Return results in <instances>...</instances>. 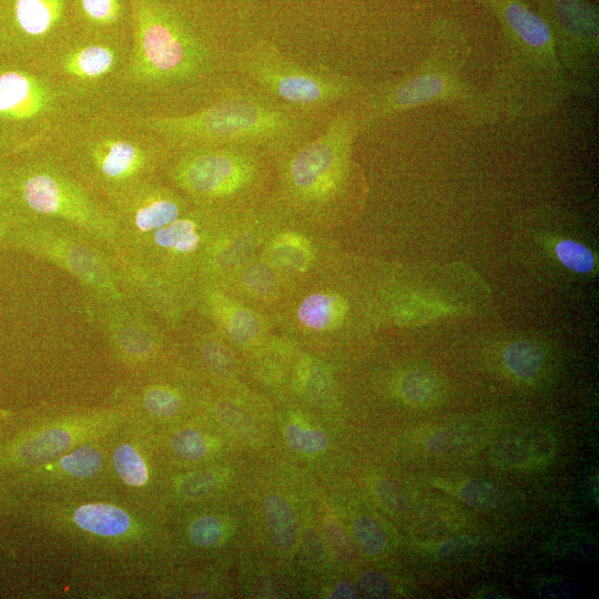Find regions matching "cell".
Listing matches in <instances>:
<instances>
[{
  "instance_id": "1",
  "label": "cell",
  "mask_w": 599,
  "mask_h": 599,
  "mask_svg": "<svg viewBox=\"0 0 599 599\" xmlns=\"http://www.w3.org/2000/svg\"><path fill=\"white\" fill-rule=\"evenodd\" d=\"M236 210L194 205L140 241L111 252L124 288L170 328L195 307L216 235Z\"/></svg>"
},
{
  "instance_id": "2",
  "label": "cell",
  "mask_w": 599,
  "mask_h": 599,
  "mask_svg": "<svg viewBox=\"0 0 599 599\" xmlns=\"http://www.w3.org/2000/svg\"><path fill=\"white\" fill-rule=\"evenodd\" d=\"M312 120V114L284 106L263 93L234 90L191 113L144 116L140 126L172 152L240 145L274 158L309 138Z\"/></svg>"
},
{
  "instance_id": "3",
  "label": "cell",
  "mask_w": 599,
  "mask_h": 599,
  "mask_svg": "<svg viewBox=\"0 0 599 599\" xmlns=\"http://www.w3.org/2000/svg\"><path fill=\"white\" fill-rule=\"evenodd\" d=\"M362 133L356 104L338 110L314 138L274 156L276 189L272 199L291 216L336 219L362 195L354 161Z\"/></svg>"
},
{
  "instance_id": "4",
  "label": "cell",
  "mask_w": 599,
  "mask_h": 599,
  "mask_svg": "<svg viewBox=\"0 0 599 599\" xmlns=\"http://www.w3.org/2000/svg\"><path fill=\"white\" fill-rule=\"evenodd\" d=\"M505 34L487 91L500 120L518 121L559 110L573 89L544 19L516 0L501 8Z\"/></svg>"
},
{
  "instance_id": "5",
  "label": "cell",
  "mask_w": 599,
  "mask_h": 599,
  "mask_svg": "<svg viewBox=\"0 0 599 599\" xmlns=\"http://www.w3.org/2000/svg\"><path fill=\"white\" fill-rule=\"evenodd\" d=\"M471 48L465 37L440 29L420 63L408 73L370 85L357 98L362 132L413 109L441 104L456 109L474 124L500 121L487 91L471 83L466 67Z\"/></svg>"
},
{
  "instance_id": "6",
  "label": "cell",
  "mask_w": 599,
  "mask_h": 599,
  "mask_svg": "<svg viewBox=\"0 0 599 599\" xmlns=\"http://www.w3.org/2000/svg\"><path fill=\"white\" fill-rule=\"evenodd\" d=\"M3 209L16 217L61 220L81 229L111 252L121 231L106 202L89 190L59 161L41 153L4 160Z\"/></svg>"
},
{
  "instance_id": "7",
  "label": "cell",
  "mask_w": 599,
  "mask_h": 599,
  "mask_svg": "<svg viewBox=\"0 0 599 599\" xmlns=\"http://www.w3.org/2000/svg\"><path fill=\"white\" fill-rule=\"evenodd\" d=\"M129 79L148 88L184 83L206 73L212 54L167 0H130Z\"/></svg>"
},
{
  "instance_id": "8",
  "label": "cell",
  "mask_w": 599,
  "mask_h": 599,
  "mask_svg": "<svg viewBox=\"0 0 599 599\" xmlns=\"http://www.w3.org/2000/svg\"><path fill=\"white\" fill-rule=\"evenodd\" d=\"M235 62L264 95L307 114L357 99L367 88L353 77L304 65L263 39L241 49Z\"/></svg>"
},
{
  "instance_id": "9",
  "label": "cell",
  "mask_w": 599,
  "mask_h": 599,
  "mask_svg": "<svg viewBox=\"0 0 599 599\" xmlns=\"http://www.w3.org/2000/svg\"><path fill=\"white\" fill-rule=\"evenodd\" d=\"M8 248L60 267L87 294L115 300L133 297L121 282L111 251L71 223L39 216L16 217Z\"/></svg>"
},
{
  "instance_id": "10",
  "label": "cell",
  "mask_w": 599,
  "mask_h": 599,
  "mask_svg": "<svg viewBox=\"0 0 599 599\" xmlns=\"http://www.w3.org/2000/svg\"><path fill=\"white\" fill-rule=\"evenodd\" d=\"M262 152L240 145L186 149L173 152L163 169L169 184L192 204L242 210L236 202L264 177Z\"/></svg>"
},
{
  "instance_id": "11",
  "label": "cell",
  "mask_w": 599,
  "mask_h": 599,
  "mask_svg": "<svg viewBox=\"0 0 599 599\" xmlns=\"http://www.w3.org/2000/svg\"><path fill=\"white\" fill-rule=\"evenodd\" d=\"M172 153L158 138L138 139L112 131L80 140L53 159L103 199L120 186L155 176Z\"/></svg>"
},
{
  "instance_id": "12",
  "label": "cell",
  "mask_w": 599,
  "mask_h": 599,
  "mask_svg": "<svg viewBox=\"0 0 599 599\" xmlns=\"http://www.w3.org/2000/svg\"><path fill=\"white\" fill-rule=\"evenodd\" d=\"M60 108L58 89L35 61L0 57V152L6 159L40 152Z\"/></svg>"
},
{
  "instance_id": "13",
  "label": "cell",
  "mask_w": 599,
  "mask_h": 599,
  "mask_svg": "<svg viewBox=\"0 0 599 599\" xmlns=\"http://www.w3.org/2000/svg\"><path fill=\"white\" fill-rule=\"evenodd\" d=\"M547 24L575 95L595 93L598 77V14L585 0H551Z\"/></svg>"
},
{
  "instance_id": "14",
  "label": "cell",
  "mask_w": 599,
  "mask_h": 599,
  "mask_svg": "<svg viewBox=\"0 0 599 599\" xmlns=\"http://www.w3.org/2000/svg\"><path fill=\"white\" fill-rule=\"evenodd\" d=\"M103 200L119 224L120 246L140 241L176 220L192 205L173 186L159 182L155 176L120 186Z\"/></svg>"
},
{
  "instance_id": "15",
  "label": "cell",
  "mask_w": 599,
  "mask_h": 599,
  "mask_svg": "<svg viewBox=\"0 0 599 599\" xmlns=\"http://www.w3.org/2000/svg\"><path fill=\"white\" fill-rule=\"evenodd\" d=\"M70 24V0H0V57L34 61Z\"/></svg>"
},
{
  "instance_id": "16",
  "label": "cell",
  "mask_w": 599,
  "mask_h": 599,
  "mask_svg": "<svg viewBox=\"0 0 599 599\" xmlns=\"http://www.w3.org/2000/svg\"><path fill=\"white\" fill-rule=\"evenodd\" d=\"M89 315L125 362L142 364L156 356L163 343L161 327L136 298H103L87 294Z\"/></svg>"
},
{
  "instance_id": "17",
  "label": "cell",
  "mask_w": 599,
  "mask_h": 599,
  "mask_svg": "<svg viewBox=\"0 0 599 599\" xmlns=\"http://www.w3.org/2000/svg\"><path fill=\"white\" fill-rule=\"evenodd\" d=\"M195 307L232 342L252 344L263 335L266 324L258 311L215 287H201Z\"/></svg>"
},
{
  "instance_id": "18",
  "label": "cell",
  "mask_w": 599,
  "mask_h": 599,
  "mask_svg": "<svg viewBox=\"0 0 599 599\" xmlns=\"http://www.w3.org/2000/svg\"><path fill=\"white\" fill-rule=\"evenodd\" d=\"M284 277L280 271L263 258L246 262L219 288L226 293L237 291V301L243 304L252 303L262 307H273L276 304L280 309L292 288L283 282Z\"/></svg>"
},
{
  "instance_id": "19",
  "label": "cell",
  "mask_w": 599,
  "mask_h": 599,
  "mask_svg": "<svg viewBox=\"0 0 599 599\" xmlns=\"http://www.w3.org/2000/svg\"><path fill=\"white\" fill-rule=\"evenodd\" d=\"M60 58L61 72L81 82H92L111 73L118 62V54L106 42H80L71 47Z\"/></svg>"
},
{
  "instance_id": "20",
  "label": "cell",
  "mask_w": 599,
  "mask_h": 599,
  "mask_svg": "<svg viewBox=\"0 0 599 599\" xmlns=\"http://www.w3.org/2000/svg\"><path fill=\"white\" fill-rule=\"evenodd\" d=\"M72 444L69 432L62 428H50L35 435L18 437L3 447L2 459L8 465L30 467L67 451Z\"/></svg>"
},
{
  "instance_id": "21",
  "label": "cell",
  "mask_w": 599,
  "mask_h": 599,
  "mask_svg": "<svg viewBox=\"0 0 599 599\" xmlns=\"http://www.w3.org/2000/svg\"><path fill=\"white\" fill-rule=\"evenodd\" d=\"M70 17L89 33H112L130 26V0H70Z\"/></svg>"
},
{
  "instance_id": "22",
  "label": "cell",
  "mask_w": 599,
  "mask_h": 599,
  "mask_svg": "<svg viewBox=\"0 0 599 599\" xmlns=\"http://www.w3.org/2000/svg\"><path fill=\"white\" fill-rule=\"evenodd\" d=\"M265 247V260L284 276H304L311 273L314 264L313 250L308 240L302 234L284 230L276 234Z\"/></svg>"
},
{
  "instance_id": "23",
  "label": "cell",
  "mask_w": 599,
  "mask_h": 599,
  "mask_svg": "<svg viewBox=\"0 0 599 599\" xmlns=\"http://www.w3.org/2000/svg\"><path fill=\"white\" fill-rule=\"evenodd\" d=\"M552 443L544 433L511 434L501 437L494 445L493 453L497 461L521 468L550 456Z\"/></svg>"
},
{
  "instance_id": "24",
  "label": "cell",
  "mask_w": 599,
  "mask_h": 599,
  "mask_svg": "<svg viewBox=\"0 0 599 599\" xmlns=\"http://www.w3.org/2000/svg\"><path fill=\"white\" fill-rule=\"evenodd\" d=\"M73 521L82 530L104 537L123 535L131 527V518L123 509L102 502L80 506Z\"/></svg>"
},
{
  "instance_id": "25",
  "label": "cell",
  "mask_w": 599,
  "mask_h": 599,
  "mask_svg": "<svg viewBox=\"0 0 599 599\" xmlns=\"http://www.w3.org/2000/svg\"><path fill=\"white\" fill-rule=\"evenodd\" d=\"M265 522L273 545L280 550L293 548L297 538V521L283 497L270 494L264 501Z\"/></svg>"
},
{
  "instance_id": "26",
  "label": "cell",
  "mask_w": 599,
  "mask_h": 599,
  "mask_svg": "<svg viewBox=\"0 0 599 599\" xmlns=\"http://www.w3.org/2000/svg\"><path fill=\"white\" fill-rule=\"evenodd\" d=\"M541 348L530 341H516L506 345L502 351V363L507 370L518 379L528 380L536 377L542 366Z\"/></svg>"
},
{
  "instance_id": "27",
  "label": "cell",
  "mask_w": 599,
  "mask_h": 599,
  "mask_svg": "<svg viewBox=\"0 0 599 599\" xmlns=\"http://www.w3.org/2000/svg\"><path fill=\"white\" fill-rule=\"evenodd\" d=\"M141 400L146 410L156 417H172L182 406L179 390L165 384H150L142 390Z\"/></svg>"
},
{
  "instance_id": "28",
  "label": "cell",
  "mask_w": 599,
  "mask_h": 599,
  "mask_svg": "<svg viewBox=\"0 0 599 599\" xmlns=\"http://www.w3.org/2000/svg\"><path fill=\"white\" fill-rule=\"evenodd\" d=\"M554 253L561 265L575 273L589 274L595 270V254L578 241L571 238L557 240L554 244Z\"/></svg>"
},
{
  "instance_id": "29",
  "label": "cell",
  "mask_w": 599,
  "mask_h": 599,
  "mask_svg": "<svg viewBox=\"0 0 599 599\" xmlns=\"http://www.w3.org/2000/svg\"><path fill=\"white\" fill-rule=\"evenodd\" d=\"M459 498L468 506L490 510L505 502L504 491L495 484L484 479H469L459 488Z\"/></svg>"
},
{
  "instance_id": "30",
  "label": "cell",
  "mask_w": 599,
  "mask_h": 599,
  "mask_svg": "<svg viewBox=\"0 0 599 599\" xmlns=\"http://www.w3.org/2000/svg\"><path fill=\"white\" fill-rule=\"evenodd\" d=\"M113 465L119 477L130 486L140 487L148 480L149 474L143 458L129 444H122L114 450Z\"/></svg>"
},
{
  "instance_id": "31",
  "label": "cell",
  "mask_w": 599,
  "mask_h": 599,
  "mask_svg": "<svg viewBox=\"0 0 599 599\" xmlns=\"http://www.w3.org/2000/svg\"><path fill=\"white\" fill-rule=\"evenodd\" d=\"M399 390L405 399L415 405L432 402L438 393V383L428 372L414 369L405 373L399 380Z\"/></svg>"
},
{
  "instance_id": "32",
  "label": "cell",
  "mask_w": 599,
  "mask_h": 599,
  "mask_svg": "<svg viewBox=\"0 0 599 599\" xmlns=\"http://www.w3.org/2000/svg\"><path fill=\"white\" fill-rule=\"evenodd\" d=\"M200 352L206 368L217 377L229 378L235 373V361L230 349L216 337L205 336Z\"/></svg>"
},
{
  "instance_id": "33",
  "label": "cell",
  "mask_w": 599,
  "mask_h": 599,
  "mask_svg": "<svg viewBox=\"0 0 599 599\" xmlns=\"http://www.w3.org/2000/svg\"><path fill=\"white\" fill-rule=\"evenodd\" d=\"M60 465L74 477L91 478L101 470L103 457L100 450L84 445L62 456Z\"/></svg>"
},
{
  "instance_id": "34",
  "label": "cell",
  "mask_w": 599,
  "mask_h": 599,
  "mask_svg": "<svg viewBox=\"0 0 599 599\" xmlns=\"http://www.w3.org/2000/svg\"><path fill=\"white\" fill-rule=\"evenodd\" d=\"M285 439L288 447L304 454L319 453L328 446V437L324 432L315 428H304L297 424L286 426Z\"/></svg>"
},
{
  "instance_id": "35",
  "label": "cell",
  "mask_w": 599,
  "mask_h": 599,
  "mask_svg": "<svg viewBox=\"0 0 599 599\" xmlns=\"http://www.w3.org/2000/svg\"><path fill=\"white\" fill-rule=\"evenodd\" d=\"M353 530L361 549L368 556L380 554L386 546V535L373 518L361 516L355 519Z\"/></svg>"
},
{
  "instance_id": "36",
  "label": "cell",
  "mask_w": 599,
  "mask_h": 599,
  "mask_svg": "<svg viewBox=\"0 0 599 599\" xmlns=\"http://www.w3.org/2000/svg\"><path fill=\"white\" fill-rule=\"evenodd\" d=\"M469 437V427L461 424H454L445 426L432 434L426 439L425 447L433 454H446L461 447Z\"/></svg>"
},
{
  "instance_id": "37",
  "label": "cell",
  "mask_w": 599,
  "mask_h": 599,
  "mask_svg": "<svg viewBox=\"0 0 599 599\" xmlns=\"http://www.w3.org/2000/svg\"><path fill=\"white\" fill-rule=\"evenodd\" d=\"M215 415L223 424L245 438L255 437L257 434L256 425L251 416L231 403H219L215 406Z\"/></svg>"
},
{
  "instance_id": "38",
  "label": "cell",
  "mask_w": 599,
  "mask_h": 599,
  "mask_svg": "<svg viewBox=\"0 0 599 599\" xmlns=\"http://www.w3.org/2000/svg\"><path fill=\"white\" fill-rule=\"evenodd\" d=\"M173 450L183 459L196 461L207 451L204 436L196 429L185 428L175 433L172 438Z\"/></svg>"
},
{
  "instance_id": "39",
  "label": "cell",
  "mask_w": 599,
  "mask_h": 599,
  "mask_svg": "<svg viewBox=\"0 0 599 599\" xmlns=\"http://www.w3.org/2000/svg\"><path fill=\"white\" fill-rule=\"evenodd\" d=\"M189 536L200 547H213L223 538V526L214 516H202L190 525Z\"/></svg>"
},
{
  "instance_id": "40",
  "label": "cell",
  "mask_w": 599,
  "mask_h": 599,
  "mask_svg": "<svg viewBox=\"0 0 599 599\" xmlns=\"http://www.w3.org/2000/svg\"><path fill=\"white\" fill-rule=\"evenodd\" d=\"M554 548L561 555L577 559H593L598 557L596 545L579 535H561L552 541Z\"/></svg>"
},
{
  "instance_id": "41",
  "label": "cell",
  "mask_w": 599,
  "mask_h": 599,
  "mask_svg": "<svg viewBox=\"0 0 599 599\" xmlns=\"http://www.w3.org/2000/svg\"><path fill=\"white\" fill-rule=\"evenodd\" d=\"M376 494L382 504L393 512H403L408 506L406 491L397 479H380L376 485Z\"/></svg>"
},
{
  "instance_id": "42",
  "label": "cell",
  "mask_w": 599,
  "mask_h": 599,
  "mask_svg": "<svg viewBox=\"0 0 599 599\" xmlns=\"http://www.w3.org/2000/svg\"><path fill=\"white\" fill-rule=\"evenodd\" d=\"M216 485V477L212 473L199 471L183 478L180 491L185 496L199 497L211 493Z\"/></svg>"
},
{
  "instance_id": "43",
  "label": "cell",
  "mask_w": 599,
  "mask_h": 599,
  "mask_svg": "<svg viewBox=\"0 0 599 599\" xmlns=\"http://www.w3.org/2000/svg\"><path fill=\"white\" fill-rule=\"evenodd\" d=\"M359 588L366 598H387L390 585L387 578L378 571H366L359 577Z\"/></svg>"
},
{
  "instance_id": "44",
  "label": "cell",
  "mask_w": 599,
  "mask_h": 599,
  "mask_svg": "<svg viewBox=\"0 0 599 599\" xmlns=\"http://www.w3.org/2000/svg\"><path fill=\"white\" fill-rule=\"evenodd\" d=\"M477 544V539L469 535H459L441 541L436 550L440 558H451L469 552Z\"/></svg>"
},
{
  "instance_id": "45",
  "label": "cell",
  "mask_w": 599,
  "mask_h": 599,
  "mask_svg": "<svg viewBox=\"0 0 599 599\" xmlns=\"http://www.w3.org/2000/svg\"><path fill=\"white\" fill-rule=\"evenodd\" d=\"M580 590L573 582L551 580L540 585L539 595L550 599H570L579 595Z\"/></svg>"
},
{
  "instance_id": "46",
  "label": "cell",
  "mask_w": 599,
  "mask_h": 599,
  "mask_svg": "<svg viewBox=\"0 0 599 599\" xmlns=\"http://www.w3.org/2000/svg\"><path fill=\"white\" fill-rule=\"evenodd\" d=\"M16 216L0 207V248H8L9 236L14 225Z\"/></svg>"
},
{
  "instance_id": "47",
  "label": "cell",
  "mask_w": 599,
  "mask_h": 599,
  "mask_svg": "<svg viewBox=\"0 0 599 599\" xmlns=\"http://www.w3.org/2000/svg\"><path fill=\"white\" fill-rule=\"evenodd\" d=\"M358 591L355 585L351 581L344 580L338 582L334 589L332 590L329 598L335 599H351V598H357Z\"/></svg>"
},
{
  "instance_id": "48",
  "label": "cell",
  "mask_w": 599,
  "mask_h": 599,
  "mask_svg": "<svg viewBox=\"0 0 599 599\" xmlns=\"http://www.w3.org/2000/svg\"><path fill=\"white\" fill-rule=\"evenodd\" d=\"M582 498L585 502L595 508L598 506V478L588 479L582 488Z\"/></svg>"
},
{
  "instance_id": "49",
  "label": "cell",
  "mask_w": 599,
  "mask_h": 599,
  "mask_svg": "<svg viewBox=\"0 0 599 599\" xmlns=\"http://www.w3.org/2000/svg\"><path fill=\"white\" fill-rule=\"evenodd\" d=\"M6 200V176H4V160L0 162V207H3Z\"/></svg>"
},
{
  "instance_id": "50",
  "label": "cell",
  "mask_w": 599,
  "mask_h": 599,
  "mask_svg": "<svg viewBox=\"0 0 599 599\" xmlns=\"http://www.w3.org/2000/svg\"><path fill=\"white\" fill-rule=\"evenodd\" d=\"M6 506V498L0 495V507Z\"/></svg>"
},
{
  "instance_id": "51",
  "label": "cell",
  "mask_w": 599,
  "mask_h": 599,
  "mask_svg": "<svg viewBox=\"0 0 599 599\" xmlns=\"http://www.w3.org/2000/svg\"><path fill=\"white\" fill-rule=\"evenodd\" d=\"M6 160V158L3 156V154L0 152V162Z\"/></svg>"
}]
</instances>
